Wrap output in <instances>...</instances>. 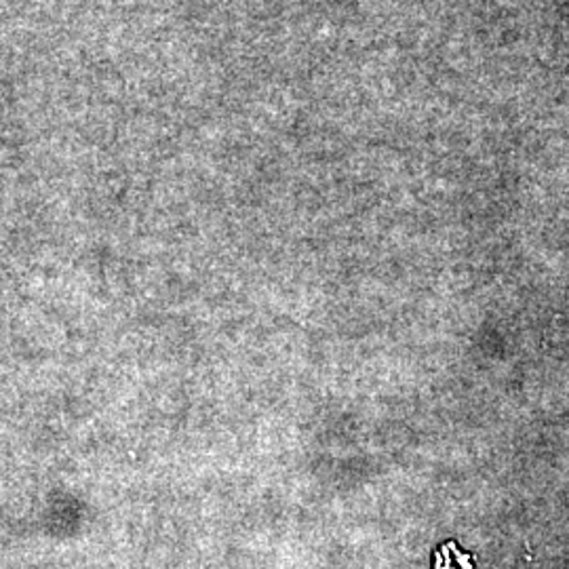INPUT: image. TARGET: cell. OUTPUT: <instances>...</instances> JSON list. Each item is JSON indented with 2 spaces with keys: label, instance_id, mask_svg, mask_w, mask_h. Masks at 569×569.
Instances as JSON below:
<instances>
[{
  "label": "cell",
  "instance_id": "1",
  "mask_svg": "<svg viewBox=\"0 0 569 569\" xmlns=\"http://www.w3.org/2000/svg\"><path fill=\"white\" fill-rule=\"evenodd\" d=\"M437 569H472V559L467 552L458 549L456 542H448L443 549L437 552Z\"/></svg>",
  "mask_w": 569,
  "mask_h": 569
}]
</instances>
